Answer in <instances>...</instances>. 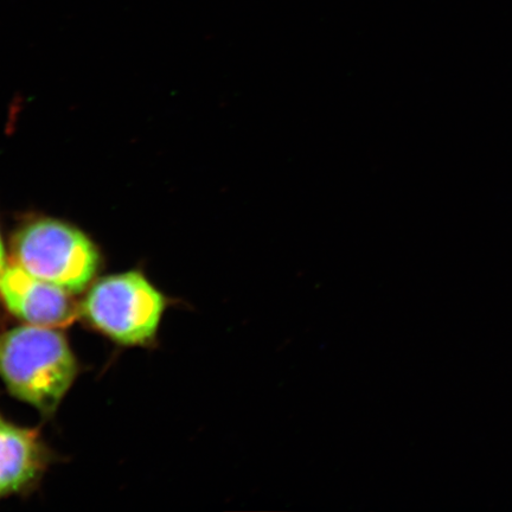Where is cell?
I'll use <instances>...</instances> for the list:
<instances>
[{"label": "cell", "mask_w": 512, "mask_h": 512, "mask_svg": "<svg viewBox=\"0 0 512 512\" xmlns=\"http://www.w3.org/2000/svg\"><path fill=\"white\" fill-rule=\"evenodd\" d=\"M68 293L34 277L16 262L0 275V299L6 309L31 325L57 328L72 322L74 306Z\"/></svg>", "instance_id": "obj_4"}, {"label": "cell", "mask_w": 512, "mask_h": 512, "mask_svg": "<svg viewBox=\"0 0 512 512\" xmlns=\"http://www.w3.org/2000/svg\"><path fill=\"white\" fill-rule=\"evenodd\" d=\"M78 374L66 337L55 328L24 325L0 334V377L17 399L51 414Z\"/></svg>", "instance_id": "obj_1"}, {"label": "cell", "mask_w": 512, "mask_h": 512, "mask_svg": "<svg viewBox=\"0 0 512 512\" xmlns=\"http://www.w3.org/2000/svg\"><path fill=\"white\" fill-rule=\"evenodd\" d=\"M12 254L25 271L69 293L85 290L100 267L98 248L88 236L48 217L31 220L17 230Z\"/></svg>", "instance_id": "obj_2"}, {"label": "cell", "mask_w": 512, "mask_h": 512, "mask_svg": "<svg viewBox=\"0 0 512 512\" xmlns=\"http://www.w3.org/2000/svg\"><path fill=\"white\" fill-rule=\"evenodd\" d=\"M46 465L47 451L38 432L11 424L0 415V498L35 483Z\"/></svg>", "instance_id": "obj_5"}, {"label": "cell", "mask_w": 512, "mask_h": 512, "mask_svg": "<svg viewBox=\"0 0 512 512\" xmlns=\"http://www.w3.org/2000/svg\"><path fill=\"white\" fill-rule=\"evenodd\" d=\"M165 307V297L143 274L127 272L98 281L81 312L113 341L143 345L156 336Z\"/></svg>", "instance_id": "obj_3"}, {"label": "cell", "mask_w": 512, "mask_h": 512, "mask_svg": "<svg viewBox=\"0 0 512 512\" xmlns=\"http://www.w3.org/2000/svg\"><path fill=\"white\" fill-rule=\"evenodd\" d=\"M6 266H8V265H6L5 248H4L2 235H0V275H2Z\"/></svg>", "instance_id": "obj_6"}]
</instances>
